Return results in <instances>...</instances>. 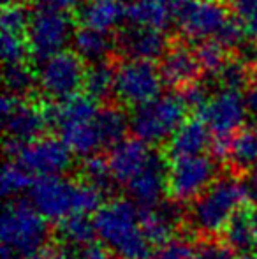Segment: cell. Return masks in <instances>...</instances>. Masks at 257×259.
Returning <instances> with one entry per match:
<instances>
[{
    "label": "cell",
    "instance_id": "obj_10",
    "mask_svg": "<svg viewBox=\"0 0 257 259\" xmlns=\"http://www.w3.org/2000/svg\"><path fill=\"white\" fill-rule=\"evenodd\" d=\"M0 108L6 138H13L23 145L44 136V131L49 127L48 104L6 92Z\"/></svg>",
    "mask_w": 257,
    "mask_h": 259
},
{
    "label": "cell",
    "instance_id": "obj_4",
    "mask_svg": "<svg viewBox=\"0 0 257 259\" xmlns=\"http://www.w3.org/2000/svg\"><path fill=\"white\" fill-rule=\"evenodd\" d=\"M2 247H7L18 259H28L52 243L48 219L30 201L13 198L2 211Z\"/></svg>",
    "mask_w": 257,
    "mask_h": 259
},
{
    "label": "cell",
    "instance_id": "obj_15",
    "mask_svg": "<svg viewBox=\"0 0 257 259\" xmlns=\"http://www.w3.org/2000/svg\"><path fill=\"white\" fill-rule=\"evenodd\" d=\"M117 50L127 58H139V60H151L162 58L168 52L169 45L168 35L161 28L139 27L130 25L120 28L117 35Z\"/></svg>",
    "mask_w": 257,
    "mask_h": 259
},
{
    "label": "cell",
    "instance_id": "obj_1",
    "mask_svg": "<svg viewBox=\"0 0 257 259\" xmlns=\"http://www.w3.org/2000/svg\"><path fill=\"white\" fill-rule=\"evenodd\" d=\"M248 203L243 180L229 173L220 177L187 205V224L194 236L220 235L234 213Z\"/></svg>",
    "mask_w": 257,
    "mask_h": 259
},
{
    "label": "cell",
    "instance_id": "obj_47",
    "mask_svg": "<svg viewBox=\"0 0 257 259\" xmlns=\"http://www.w3.org/2000/svg\"><path fill=\"white\" fill-rule=\"evenodd\" d=\"M14 2H21V0H2L4 6H7V4H14Z\"/></svg>",
    "mask_w": 257,
    "mask_h": 259
},
{
    "label": "cell",
    "instance_id": "obj_38",
    "mask_svg": "<svg viewBox=\"0 0 257 259\" xmlns=\"http://www.w3.org/2000/svg\"><path fill=\"white\" fill-rule=\"evenodd\" d=\"M176 94L180 96V99L183 101V104L187 106V109H190V111H194L195 115H197L199 111H201L202 108H204V104L208 103V85L202 81H192L189 83V85H185L183 89L176 90Z\"/></svg>",
    "mask_w": 257,
    "mask_h": 259
},
{
    "label": "cell",
    "instance_id": "obj_40",
    "mask_svg": "<svg viewBox=\"0 0 257 259\" xmlns=\"http://www.w3.org/2000/svg\"><path fill=\"white\" fill-rule=\"evenodd\" d=\"M229 9L240 20H248L252 16H257V0H226Z\"/></svg>",
    "mask_w": 257,
    "mask_h": 259
},
{
    "label": "cell",
    "instance_id": "obj_48",
    "mask_svg": "<svg viewBox=\"0 0 257 259\" xmlns=\"http://www.w3.org/2000/svg\"><path fill=\"white\" fill-rule=\"evenodd\" d=\"M238 259H255V257L248 256V254H243V256H241V257H238Z\"/></svg>",
    "mask_w": 257,
    "mask_h": 259
},
{
    "label": "cell",
    "instance_id": "obj_12",
    "mask_svg": "<svg viewBox=\"0 0 257 259\" xmlns=\"http://www.w3.org/2000/svg\"><path fill=\"white\" fill-rule=\"evenodd\" d=\"M247 113L248 108L241 92L219 90L215 96L210 97L197 115L206 122L213 136L222 138L233 136L234 133L243 129Z\"/></svg>",
    "mask_w": 257,
    "mask_h": 259
},
{
    "label": "cell",
    "instance_id": "obj_30",
    "mask_svg": "<svg viewBox=\"0 0 257 259\" xmlns=\"http://www.w3.org/2000/svg\"><path fill=\"white\" fill-rule=\"evenodd\" d=\"M220 90H236L241 92L250 83V64L238 57H231L213 78Z\"/></svg>",
    "mask_w": 257,
    "mask_h": 259
},
{
    "label": "cell",
    "instance_id": "obj_39",
    "mask_svg": "<svg viewBox=\"0 0 257 259\" xmlns=\"http://www.w3.org/2000/svg\"><path fill=\"white\" fill-rule=\"evenodd\" d=\"M74 259H118L104 243H88L76 250Z\"/></svg>",
    "mask_w": 257,
    "mask_h": 259
},
{
    "label": "cell",
    "instance_id": "obj_16",
    "mask_svg": "<svg viewBox=\"0 0 257 259\" xmlns=\"http://www.w3.org/2000/svg\"><path fill=\"white\" fill-rule=\"evenodd\" d=\"M212 131L199 115L187 118L161 148L168 160L204 154L212 148Z\"/></svg>",
    "mask_w": 257,
    "mask_h": 259
},
{
    "label": "cell",
    "instance_id": "obj_43",
    "mask_svg": "<svg viewBox=\"0 0 257 259\" xmlns=\"http://www.w3.org/2000/svg\"><path fill=\"white\" fill-rule=\"evenodd\" d=\"M85 2L86 0H41V6L53 7V9H59V11H69V9H76V7H79Z\"/></svg>",
    "mask_w": 257,
    "mask_h": 259
},
{
    "label": "cell",
    "instance_id": "obj_17",
    "mask_svg": "<svg viewBox=\"0 0 257 259\" xmlns=\"http://www.w3.org/2000/svg\"><path fill=\"white\" fill-rule=\"evenodd\" d=\"M153 152L148 148V143L139 138H125L120 143L113 145L108 152V162L115 182L127 185L141 169L148 164Z\"/></svg>",
    "mask_w": 257,
    "mask_h": 259
},
{
    "label": "cell",
    "instance_id": "obj_27",
    "mask_svg": "<svg viewBox=\"0 0 257 259\" xmlns=\"http://www.w3.org/2000/svg\"><path fill=\"white\" fill-rule=\"evenodd\" d=\"M95 127L99 131L102 147L111 148L113 145L125 140V134L130 129V118H127L122 108L106 104L104 108H99V113L95 116Z\"/></svg>",
    "mask_w": 257,
    "mask_h": 259
},
{
    "label": "cell",
    "instance_id": "obj_44",
    "mask_svg": "<svg viewBox=\"0 0 257 259\" xmlns=\"http://www.w3.org/2000/svg\"><path fill=\"white\" fill-rule=\"evenodd\" d=\"M245 103H247V108H248V113L252 115H257V87H252L250 90L247 92L245 96Z\"/></svg>",
    "mask_w": 257,
    "mask_h": 259
},
{
    "label": "cell",
    "instance_id": "obj_46",
    "mask_svg": "<svg viewBox=\"0 0 257 259\" xmlns=\"http://www.w3.org/2000/svg\"><path fill=\"white\" fill-rule=\"evenodd\" d=\"M250 217H252V224H254V231H255V235H257V205H252Z\"/></svg>",
    "mask_w": 257,
    "mask_h": 259
},
{
    "label": "cell",
    "instance_id": "obj_13",
    "mask_svg": "<svg viewBox=\"0 0 257 259\" xmlns=\"http://www.w3.org/2000/svg\"><path fill=\"white\" fill-rule=\"evenodd\" d=\"M227 2L224 0H190L176 18L182 35L190 41L215 37L217 32L229 20Z\"/></svg>",
    "mask_w": 257,
    "mask_h": 259
},
{
    "label": "cell",
    "instance_id": "obj_24",
    "mask_svg": "<svg viewBox=\"0 0 257 259\" xmlns=\"http://www.w3.org/2000/svg\"><path fill=\"white\" fill-rule=\"evenodd\" d=\"M97 236V229L93 224V219L88 217V213H74L59 221V226L55 229V238H59V243L69 247V249H81V247L93 243Z\"/></svg>",
    "mask_w": 257,
    "mask_h": 259
},
{
    "label": "cell",
    "instance_id": "obj_29",
    "mask_svg": "<svg viewBox=\"0 0 257 259\" xmlns=\"http://www.w3.org/2000/svg\"><path fill=\"white\" fill-rule=\"evenodd\" d=\"M4 85H6L7 94H13L18 97H28L37 85V74L32 71L27 60L16 62V64H6Z\"/></svg>",
    "mask_w": 257,
    "mask_h": 259
},
{
    "label": "cell",
    "instance_id": "obj_50",
    "mask_svg": "<svg viewBox=\"0 0 257 259\" xmlns=\"http://www.w3.org/2000/svg\"><path fill=\"white\" fill-rule=\"evenodd\" d=\"M254 257H255V259H257V250H255V256H254Z\"/></svg>",
    "mask_w": 257,
    "mask_h": 259
},
{
    "label": "cell",
    "instance_id": "obj_20",
    "mask_svg": "<svg viewBox=\"0 0 257 259\" xmlns=\"http://www.w3.org/2000/svg\"><path fill=\"white\" fill-rule=\"evenodd\" d=\"M224 162L229 167V173L236 177H243L257 167V129L243 127L234 133Z\"/></svg>",
    "mask_w": 257,
    "mask_h": 259
},
{
    "label": "cell",
    "instance_id": "obj_14",
    "mask_svg": "<svg viewBox=\"0 0 257 259\" xmlns=\"http://www.w3.org/2000/svg\"><path fill=\"white\" fill-rule=\"evenodd\" d=\"M168 159L153 152L148 164L127 184L129 196L139 208H153L168 198Z\"/></svg>",
    "mask_w": 257,
    "mask_h": 259
},
{
    "label": "cell",
    "instance_id": "obj_35",
    "mask_svg": "<svg viewBox=\"0 0 257 259\" xmlns=\"http://www.w3.org/2000/svg\"><path fill=\"white\" fill-rule=\"evenodd\" d=\"M215 39L222 42L229 52H240L243 48V42L248 41L247 30H245V23L238 16L229 18L224 23V27L217 32Z\"/></svg>",
    "mask_w": 257,
    "mask_h": 259
},
{
    "label": "cell",
    "instance_id": "obj_19",
    "mask_svg": "<svg viewBox=\"0 0 257 259\" xmlns=\"http://www.w3.org/2000/svg\"><path fill=\"white\" fill-rule=\"evenodd\" d=\"M127 20V6L124 0H86L78 9L81 27L95 28L110 34Z\"/></svg>",
    "mask_w": 257,
    "mask_h": 259
},
{
    "label": "cell",
    "instance_id": "obj_41",
    "mask_svg": "<svg viewBox=\"0 0 257 259\" xmlns=\"http://www.w3.org/2000/svg\"><path fill=\"white\" fill-rule=\"evenodd\" d=\"M28 259H74V256H71L69 247L62 245V243H59V245L49 243L46 249H42L41 252H37L35 256Z\"/></svg>",
    "mask_w": 257,
    "mask_h": 259
},
{
    "label": "cell",
    "instance_id": "obj_11",
    "mask_svg": "<svg viewBox=\"0 0 257 259\" xmlns=\"http://www.w3.org/2000/svg\"><path fill=\"white\" fill-rule=\"evenodd\" d=\"M16 162L39 178L62 177L72 166V152L62 138L41 136L21 148Z\"/></svg>",
    "mask_w": 257,
    "mask_h": 259
},
{
    "label": "cell",
    "instance_id": "obj_21",
    "mask_svg": "<svg viewBox=\"0 0 257 259\" xmlns=\"http://www.w3.org/2000/svg\"><path fill=\"white\" fill-rule=\"evenodd\" d=\"M173 20H176V16L168 0H130L127 6V21L130 25L164 30Z\"/></svg>",
    "mask_w": 257,
    "mask_h": 259
},
{
    "label": "cell",
    "instance_id": "obj_32",
    "mask_svg": "<svg viewBox=\"0 0 257 259\" xmlns=\"http://www.w3.org/2000/svg\"><path fill=\"white\" fill-rule=\"evenodd\" d=\"M32 175L20 162L7 160L2 169V194L4 198H16L27 189H32Z\"/></svg>",
    "mask_w": 257,
    "mask_h": 259
},
{
    "label": "cell",
    "instance_id": "obj_22",
    "mask_svg": "<svg viewBox=\"0 0 257 259\" xmlns=\"http://www.w3.org/2000/svg\"><path fill=\"white\" fill-rule=\"evenodd\" d=\"M250 208L252 203L241 206L220 233V236L236 254H247L255 247L257 235L254 231V224H252Z\"/></svg>",
    "mask_w": 257,
    "mask_h": 259
},
{
    "label": "cell",
    "instance_id": "obj_9",
    "mask_svg": "<svg viewBox=\"0 0 257 259\" xmlns=\"http://www.w3.org/2000/svg\"><path fill=\"white\" fill-rule=\"evenodd\" d=\"M85 60L76 52H60L41 62L37 71V85L52 101H64L76 96L85 85Z\"/></svg>",
    "mask_w": 257,
    "mask_h": 259
},
{
    "label": "cell",
    "instance_id": "obj_6",
    "mask_svg": "<svg viewBox=\"0 0 257 259\" xmlns=\"http://www.w3.org/2000/svg\"><path fill=\"white\" fill-rule=\"evenodd\" d=\"M168 198L190 203L219 177V160L206 154L168 160Z\"/></svg>",
    "mask_w": 257,
    "mask_h": 259
},
{
    "label": "cell",
    "instance_id": "obj_3",
    "mask_svg": "<svg viewBox=\"0 0 257 259\" xmlns=\"http://www.w3.org/2000/svg\"><path fill=\"white\" fill-rule=\"evenodd\" d=\"M104 194L85 180H67L64 177H46L34 182L30 203L48 221H62L74 213L97 211Z\"/></svg>",
    "mask_w": 257,
    "mask_h": 259
},
{
    "label": "cell",
    "instance_id": "obj_49",
    "mask_svg": "<svg viewBox=\"0 0 257 259\" xmlns=\"http://www.w3.org/2000/svg\"><path fill=\"white\" fill-rule=\"evenodd\" d=\"M255 129H257V115H255Z\"/></svg>",
    "mask_w": 257,
    "mask_h": 259
},
{
    "label": "cell",
    "instance_id": "obj_18",
    "mask_svg": "<svg viewBox=\"0 0 257 259\" xmlns=\"http://www.w3.org/2000/svg\"><path fill=\"white\" fill-rule=\"evenodd\" d=\"M159 69H161L164 85L175 90H180L189 83L197 81L199 74L202 72L195 48L192 50L183 42H175L169 46L168 52L162 57Z\"/></svg>",
    "mask_w": 257,
    "mask_h": 259
},
{
    "label": "cell",
    "instance_id": "obj_34",
    "mask_svg": "<svg viewBox=\"0 0 257 259\" xmlns=\"http://www.w3.org/2000/svg\"><path fill=\"white\" fill-rule=\"evenodd\" d=\"M32 20V11L25 6L23 2H14L7 4L2 9V32H11V34L25 35L30 27Z\"/></svg>",
    "mask_w": 257,
    "mask_h": 259
},
{
    "label": "cell",
    "instance_id": "obj_42",
    "mask_svg": "<svg viewBox=\"0 0 257 259\" xmlns=\"http://www.w3.org/2000/svg\"><path fill=\"white\" fill-rule=\"evenodd\" d=\"M243 187L247 192V199L252 205H257V167L250 169L247 175H243Z\"/></svg>",
    "mask_w": 257,
    "mask_h": 259
},
{
    "label": "cell",
    "instance_id": "obj_23",
    "mask_svg": "<svg viewBox=\"0 0 257 259\" xmlns=\"http://www.w3.org/2000/svg\"><path fill=\"white\" fill-rule=\"evenodd\" d=\"M60 138L64 143L71 148L72 154L79 155L81 159L90 157L93 154H99L102 147L99 131L95 127V120L92 122H79V123H69L59 129Z\"/></svg>",
    "mask_w": 257,
    "mask_h": 259
},
{
    "label": "cell",
    "instance_id": "obj_8",
    "mask_svg": "<svg viewBox=\"0 0 257 259\" xmlns=\"http://www.w3.org/2000/svg\"><path fill=\"white\" fill-rule=\"evenodd\" d=\"M72 34L71 20L65 16V11L41 6L32 13L30 27L27 30L30 58L41 64L53 55L64 52Z\"/></svg>",
    "mask_w": 257,
    "mask_h": 259
},
{
    "label": "cell",
    "instance_id": "obj_26",
    "mask_svg": "<svg viewBox=\"0 0 257 259\" xmlns=\"http://www.w3.org/2000/svg\"><path fill=\"white\" fill-rule=\"evenodd\" d=\"M72 48L85 62L95 64L100 60H108L115 46L106 32L81 27L72 34Z\"/></svg>",
    "mask_w": 257,
    "mask_h": 259
},
{
    "label": "cell",
    "instance_id": "obj_7",
    "mask_svg": "<svg viewBox=\"0 0 257 259\" xmlns=\"http://www.w3.org/2000/svg\"><path fill=\"white\" fill-rule=\"evenodd\" d=\"M164 87L161 69L151 60L127 58L117 64L115 97L120 104L137 108L157 99Z\"/></svg>",
    "mask_w": 257,
    "mask_h": 259
},
{
    "label": "cell",
    "instance_id": "obj_5",
    "mask_svg": "<svg viewBox=\"0 0 257 259\" xmlns=\"http://www.w3.org/2000/svg\"><path fill=\"white\" fill-rule=\"evenodd\" d=\"M187 106L178 94L159 96L157 99L134 108L130 116V131L148 145L166 143L185 122Z\"/></svg>",
    "mask_w": 257,
    "mask_h": 259
},
{
    "label": "cell",
    "instance_id": "obj_37",
    "mask_svg": "<svg viewBox=\"0 0 257 259\" xmlns=\"http://www.w3.org/2000/svg\"><path fill=\"white\" fill-rule=\"evenodd\" d=\"M2 57L6 64L25 62V58L30 57L27 37L11 34V32H2Z\"/></svg>",
    "mask_w": 257,
    "mask_h": 259
},
{
    "label": "cell",
    "instance_id": "obj_33",
    "mask_svg": "<svg viewBox=\"0 0 257 259\" xmlns=\"http://www.w3.org/2000/svg\"><path fill=\"white\" fill-rule=\"evenodd\" d=\"M236 252L220 235L195 236L192 243V259H236Z\"/></svg>",
    "mask_w": 257,
    "mask_h": 259
},
{
    "label": "cell",
    "instance_id": "obj_2",
    "mask_svg": "<svg viewBox=\"0 0 257 259\" xmlns=\"http://www.w3.org/2000/svg\"><path fill=\"white\" fill-rule=\"evenodd\" d=\"M100 242L118 259H148L150 242L139 221V206L132 199H111L93 215Z\"/></svg>",
    "mask_w": 257,
    "mask_h": 259
},
{
    "label": "cell",
    "instance_id": "obj_31",
    "mask_svg": "<svg viewBox=\"0 0 257 259\" xmlns=\"http://www.w3.org/2000/svg\"><path fill=\"white\" fill-rule=\"evenodd\" d=\"M195 53H197L199 64H201V69L206 76L210 78H215L217 72L226 65V62L229 60V50L219 42L215 37L204 39V41H199L197 48H195Z\"/></svg>",
    "mask_w": 257,
    "mask_h": 259
},
{
    "label": "cell",
    "instance_id": "obj_28",
    "mask_svg": "<svg viewBox=\"0 0 257 259\" xmlns=\"http://www.w3.org/2000/svg\"><path fill=\"white\" fill-rule=\"evenodd\" d=\"M79 180H85L97 187L104 196L111 194L113 185L117 184L111 175L110 162H108V155L93 154L90 157H85L79 164Z\"/></svg>",
    "mask_w": 257,
    "mask_h": 259
},
{
    "label": "cell",
    "instance_id": "obj_36",
    "mask_svg": "<svg viewBox=\"0 0 257 259\" xmlns=\"http://www.w3.org/2000/svg\"><path fill=\"white\" fill-rule=\"evenodd\" d=\"M148 259H192V243L183 235L155 247Z\"/></svg>",
    "mask_w": 257,
    "mask_h": 259
},
{
    "label": "cell",
    "instance_id": "obj_25",
    "mask_svg": "<svg viewBox=\"0 0 257 259\" xmlns=\"http://www.w3.org/2000/svg\"><path fill=\"white\" fill-rule=\"evenodd\" d=\"M115 79H117V64H113L110 58L95 62L86 67L83 90L93 101L108 104V101H111L115 96Z\"/></svg>",
    "mask_w": 257,
    "mask_h": 259
},
{
    "label": "cell",
    "instance_id": "obj_45",
    "mask_svg": "<svg viewBox=\"0 0 257 259\" xmlns=\"http://www.w3.org/2000/svg\"><path fill=\"white\" fill-rule=\"evenodd\" d=\"M250 83L257 87V62L250 65Z\"/></svg>",
    "mask_w": 257,
    "mask_h": 259
}]
</instances>
